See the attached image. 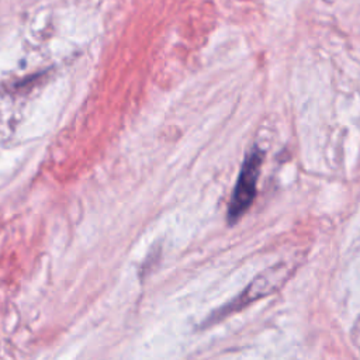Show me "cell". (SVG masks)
<instances>
[{"mask_svg": "<svg viewBox=\"0 0 360 360\" xmlns=\"http://www.w3.org/2000/svg\"><path fill=\"white\" fill-rule=\"evenodd\" d=\"M263 150L259 148H253L245 158L239 176L236 180V184L233 187L232 197L229 200L226 218L229 224H233L238 221L246 210L252 205L255 197H256V188H257V180L260 174V167L263 163Z\"/></svg>", "mask_w": 360, "mask_h": 360, "instance_id": "obj_1", "label": "cell"}]
</instances>
